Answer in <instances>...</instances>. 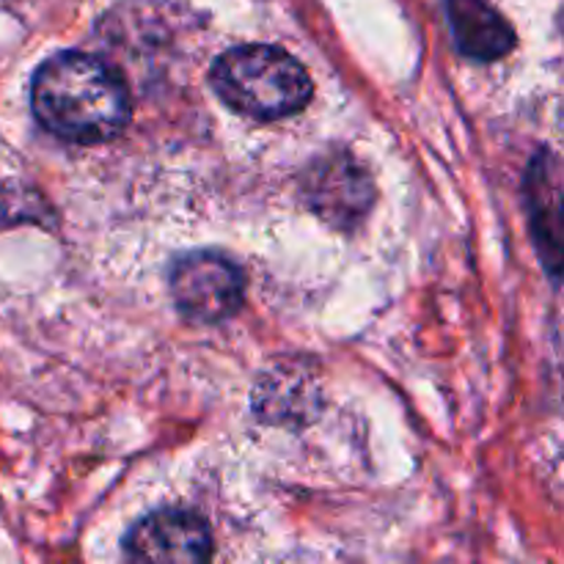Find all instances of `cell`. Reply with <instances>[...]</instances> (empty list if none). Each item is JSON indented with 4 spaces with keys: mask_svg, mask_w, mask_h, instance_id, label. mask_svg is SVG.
<instances>
[{
    "mask_svg": "<svg viewBox=\"0 0 564 564\" xmlns=\"http://www.w3.org/2000/svg\"><path fill=\"white\" fill-rule=\"evenodd\" d=\"M308 202L323 215L328 224L347 229L356 224L372 202V185H369L367 171L358 169L350 158L323 160L317 169L308 174Z\"/></svg>",
    "mask_w": 564,
    "mask_h": 564,
    "instance_id": "obj_5",
    "label": "cell"
},
{
    "mask_svg": "<svg viewBox=\"0 0 564 564\" xmlns=\"http://www.w3.org/2000/svg\"><path fill=\"white\" fill-rule=\"evenodd\" d=\"M31 108L39 124L69 143H102L130 121V97L119 72L80 50L44 61L31 83Z\"/></svg>",
    "mask_w": 564,
    "mask_h": 564,
    "instance_id": "obj_1",
    "label": "cell"
},
{
    "mask_svg": "<svg viewBox=\"0 0 564 564\" xmlns=\"http://www.w3.org/2000/svg\"><path fill=\"white\" fill-rule=\"evenodd\" d=\"M130 564H209L213 532L191 510H158L141 518L124 538Z\"/></svg>",
    "mask_w": 564,
    "mask_h": 564,
    "instance_id": "obj_4",
    "label": "cell"
},
{
    "mask_svg": "<svg viewBox=\"0 0 564 564\" xmlns=\"http://www.w3.org/2000/svg\"><path fill=\"white\" fill-rule=\"evenodd\" d=\"M209 80L231 110L259 121H279L301 113L314 94L306 66L273 44L226 50L215 61Z\"/></svg>",
    "mask_w": 564,
    "mask_h": 564,
    "instance_id": "obj_2",
    "label": "cell"
},
{
    "mask_svg": "<svg viewBox=\"0 0 564 564\" xmlns=\"http://www.w3.org/2000/svg\"><path fill=\"white\" fill-rule=\"evenodd\" d=\"M457 50L474 61H499L516 47V31L488 0H446Z\"/></svg>",
    "mask_w": 564,
    "mask_h": 564,
    "instance_id": "obj_6",
    "label": "cell"
},
{
    "mask_svg": "<svg viewBox=\"0 0 564 564\" xmlns=\"http://www.w3.org/2000/svg\"><path fill=\"white\" fill-rule=\"evenodd\" d=\"M171 295L193 323H224L242 306L246 275L224 253H187L171 270Z\"/></svg>",
    "mask_w": 564,
    "mask_h": 564,
    "instance_id": "obj_3",
    "label": "cell"
}]
</instances>
